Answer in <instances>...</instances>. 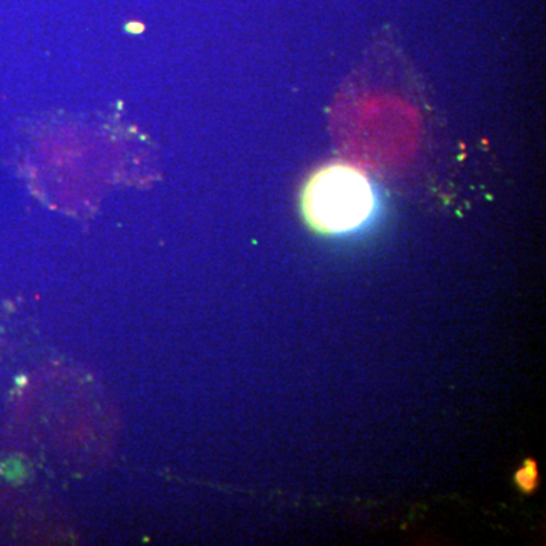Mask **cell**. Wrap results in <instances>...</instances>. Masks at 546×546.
<instances>
[{"label": "cell", "instance_id": "cell-2", "mask_svg": "<svg viewBox=\"0 0 546 546\" xmlns=\"http://www.w3.org/2000/svg\"><path fill=\"white\" fill-rule=\"evenodd\" d=\"M516 483L524 491H533L537 486V466L534 461L527 460L525 464L517 470Z\"/></svg>", "mask_w": 546, "mask_h": 546}, {"label": "cell", "instance_id": "cell-1", "mask_svg": "<svg viewBox=\"0 0 546 546\" xmlns=\"http://www.w3.org/2000/svg\"><path fill=\"white\" fill-rule=\"evenodd\" d=\"M369 178L354 165L332 163L320 167L302 191V213L308 225L324 234L358 229L375 210Z\"/></svg>", "mask_w": 546, "mask_h": 546}]
</instances>
